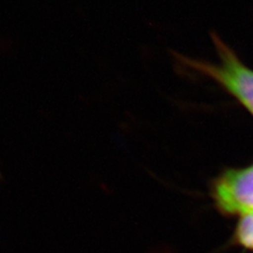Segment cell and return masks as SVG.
<instances>
[{
    "label": "cell",
    "instance_id": "obj_1",
    "mask_svg": "<svg viewBox=\"0 0 253 253\" xmlns=\"http://www.w3.org/2000/svg\"><path fill=\"white\" fill-rule=\"evenodd\" d=\"M213 197L218 209L227 214H246L253 211V166L229 170L214 185Z\"/></svg>",
    "mask_w": 253,
    "mask_h": 253
},
{
    "label": "cell",
    "instance_id": "obj_2",
    "mask_svg": "<svg viewBox=\"0 0 253 253\" xmlns=\"http://www.w3.org/2000/svg\"><path fill=\"white\" fill-rule=\"evenodd\" d=\"M214 39L221 58L220 66L202 65L201 68L224 84L253 114V71L243 66L223 42Z\"/></svg>",
    "mask_w": 253,
    "mask_h": 253
},
{
    "label": "cell",
    "instance_id": "obj_3",
    "mask_svg": "<svg viewBox=\"0 0 253 253\" xmlns=\"http://www.w3.org/2000/svg\"><path fill=\"white\" fill-rule=\"evenodd\" d=\"M235 241L241 246L253 250V211L243 214L235 231Z\"/></svg>",
    "mask_w": 253,
    "mask_h": 253
}]
</instances>
